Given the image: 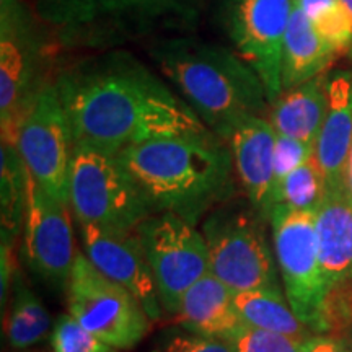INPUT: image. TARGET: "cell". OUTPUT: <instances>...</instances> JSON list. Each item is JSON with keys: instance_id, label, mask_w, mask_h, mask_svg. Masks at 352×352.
<instances>
[{"instance_id": "cell-1", "label": "cell", "mask_w": 352, "mask_h": 352, "mask_svg": "<svg viewBox=\"0 0 352 352\" xmlns=\"http://www.w3.org/2000/svg\"><path fill=\"white\" fill-rule=\"evenodd\" d=\"M74 145L118 153L162 138L212 132L160 78L127 54H108L56 80Z\"/></svg>"}, {"instance_id": "cell-2", "label": "cell", "mask_w": 352, "mask_h": 352, "mask_svg": "<svg viewBox=\"0 0 352 352\" xmlns=\"http://www.w3.org/2000/svg\"><path fill=\"white\" fill-rule=\"evenodd\" d=\"M214 132L131 145L118 153L151 214L171 212L196 226L233 195V158Z\"/></svg>"}, {"instance_id": "cell-3", "label": "cell", "mask_w": 352, "mask_h": 352, "mask_svg": "<svg viewBox=\"0 0 352 352\" xmlns=\"http://www.w3.org/2000/svg\"><path fill=\"white\" fill-rule=\"evenodd\" d=\"M151 54L219 139L226 140L239 122L266 116L271 108L263 80L236 52L195 39H168Z\"/></svg>"}, {"instance_id": "cell-4", "label": "cell", "mask_w": 352, "mask_h": 352, "mask_svg": "<svg viewBox=\"0 0 352 352\" xmlns=\"http://www.w3.org/2000/svg\"><path fill=\"white\" fill-rule=\"evenodd\" d=\"M69 208L78 223L116 232L135 230L151 215L120 157L87 145H74Z\"/></svg>"}, {"instance_id": "cell-5", "label": "cell", "mask_w": 352, "mask_h": 352, "mask_svg": "<svg viewBox=\"0 0 352 352\" xmlns=\"http://www.w3.org/2000/svg\"><path fill=\"white\" fill-rule=\"evenodd\" d=\"M263 219L266 215L253 206L250 209L223 206L214 210L202 226L210 272L233 294L280 290Z\"/></svg>"}, {"instance_id": "cell-6", "label": "cell", "mask_w": 352, "mask_h": 352, "mask_svg": "<svg viewBox=\"0 0 352 352\" xmlns=\"http://www.w3.org/2000/svg\"><path fill=\"white\" fill-rule=\"evenodd\" d=\"M65 287L69 315L114 349H131L147 334L151 318L142 303L83 253H77Z\"/></svg>"}, {"instance_id": "cell-7", "label": "cell", "mask_w": 352, "mask_h": 352, "mask_svg": "<svg viewBox=\"0 0 352 352\" xmlns=\"http://www.w3.org/2000/svg\"><path fill=\"white\" fill-rule=\"evenodd\" d=\"M276 261L294 314L314 333H320L321 308L328 294L321 271L315 212L271 208Z\"/></svg>"}, {"instance_id": "cell-8", "label": "cell", "mask_w": 352, "mask_h": 352, "mask_svg": "<svg viewBox=\"0 0 352 352\" xmlns=\"http://www.w3.org/2000/svg\"><path fill=\"white\" fill-rule=\"evenodd\" d=\"M138 233L162 307L176 315L184 294L210 272L204 235L171 212L148 215L140 222Z\"/></svg>"}, {"instance_id": "cell-9", "label": "cell", "mask_w": 352, "mask_h": 352, "mask_svg": "<svg viewBox=\"0 0 352 352\" xmlns=\"http://www.w3.org/2000/svg\"><path fill=\"white\" fill-rule=\"evenodd\" d=\"M34 183L69 204V170L74 138L56 83H43L20 122L15 142Z\"/></svg>"}, {"instance_id": "cell-10", "label": "cell", "mask_w": 352, "mask_h": 352, "mask_svg": "<svg viewBox=\"0 0 352 352\" xmlns=\"http://www.w3.org/2000/svg\"><path fill=\"white\" fill-rule=\"evenodd\" d=\"M297 0H226L235 52L258 74L272 104L283 94V47Z\"/></svg>"}, {"instance_id": "cell-11", "label": "cell", "mask_w": 352, "mask_h": 352, "mask_svg": "<svg viewBox=\"0 0 352 352\" xmlns=\"http://www.w3.org/2000/svg\"><path fill=\"white\" fill-rule=\"evenodd\" d=\"M23 246L26 261L41 279L59 287L67 285L78 253L69 204L44 192L32 176L28 179Z\"/></svg>"}, {"instance_id": "cell-12", "label": "cell", "mask_w": 352, "mask_h": 352, "mask_svg": "<svg viewBox=\"0 0 352 352\" xmlns=\"http://www.w3.org/2000/svg\"><path fill=\"white\" fill-rule=\"evenodd\" d=\"M78 226L83 250L96 270L129 290L142 303L148 318L153 321L160 318L162 302L138 228L132 232H116L94 223Z\"/></svg>"}, {"instance_id": "cell-13", "label": "cell", "mask_w": 352, "mask_h": 352, "mask_svg": "<svg viewBox=\"0 0 352 352\" xmlns=\"http://www.w3.org/2000/svg\"><path fill=\"white\" fill-rule=\"evenodd\" d=\"M0 126L2 142L15 145L20 122L34 95L33 51L20 30V10L12 0H2L0 33Z\"/></svg>"}, {"instance_id": "cell-14", "label": "cell", "mask_w": 352, "mask_h": 352, "mask_svg": "<svg viewBox=\"0 0 352 352\" xmlns=\"http://www.w3.org/2000/svg\"><path fill=\"white\" fill-rule=\"evenodd\" d=\"M276 138L277 132L267 118L252 116L239 122L226 139L235 176L250 204L266 217L274 182Z\"/></svg>"}, {"instance_id": "cell-15", "label": "cell", "mask_w": 352, "mask_h": 352, "mask_svg": "<svg viewBox=\"0 0 352 352\" xmlns=\"http://www.w3.org/2000/svg\"><path fill=\"white\" fill-rule=\"evenodd\" d=\"M176 318L189 333L232 342L246 328L235 305V294L212 272L184 294Z\"/></svg>"}, {"instance_id": "cell-16", "label": "cell", "mask_w": 352, "mask_h": 352, "mask_svg": "<svg viewBox=\"0 0 352 352\" xmlns=\"http://www.w3.org/2000/svg\"><path fill=\"white\" fill-rule=\"evenodd\" d=\"M352 147V72L328 78V113L315 142V157L328 189L346 188L344 173Z\"/></svg>"}, {"instance_id": "cell-17", "label": "cell", "mask_w": 352, "mask_h": 352, "mask_svg": "<svg viewBox=\"0 0 352 352\" xmlns=\"http://www.w3.org/2000/svg\"><path fill=\"white\" fill-rule=\"evenodd\" d=\"M321 271L328 290L352 279V197L346 188L327 189L315 212Z\"/></svg>"}, {"instance_id": "cell-18", "label": "cell", "mask_w": 352, "mask_h": 352, "mask_svg": "<svg viewBox=\"0 0 352 352\" xmlns=\"http://www.w3.org/2000/svg\"><path fill=\"white\" fill-rule=\"evenodd\" d=\"M328 113V77L320 76L284 90L271 104L267 120L277 134L315 145Z\"/></svg>"}, {"instance_id": "cell-19", "label": "cell", "mask_w": 352, "mask_h": 352, "mask_svg": "<svg viewBox=\"0 0 352 352\" xmlns=\"http://www.w3.org/2000/svg\"><path fill=\"white\" fill-rule=\"evenodd\" d=\"M338 51L318 32L300 8H294L283 47V91L323 76Z\"/></svg>"}, {"instance_id": "cell-20", "label": "cell", "mask_w": 352, "mask_h": 352, "mask_svg": "<svg viewBox=\"0 0 352 352\" xmlns=\"http://www.w3.org/2000/svg\"><path fill=\"white\" fill-rule=\"evenodd\" d=\"M235 305L248 328L284 334L302 344L311 338V331L297 318L280 290L239 292L235 294Z\"/></svg>"}, {"instance_id": "cell-21", "label": "cell", "mask_w": 352, "mask_h": 352, "mask_svg": "<svg viewBox=\"0 0 352 352\" xmlns=\"http://www.w3.org/2000/svg\"><path fill=\"white\" fill-rule=\"evenodd\" d=\"M2 243H13L25 222L28 170L15 145L2 142Z\"/></svg>"}, {"instance_id": "cell-22", "label": "cell", "mask_w": 352, "mask_h": 352, "mask_svg": "<svg viewBox=\"0 0 352 352\" xmlns=\"http://www.w3.org/2000/svg\"><path fill=\"white\" fill-rule=\"evenodd\" d=\"M51 327L50 311L28 285L19 280L10 311L6 320V334L13 349H26L44 340Z\"/></svg>"}, {"instance_id": "cell-23", "label": "cell", "mask_w": 352, "mask_h": 352, "mask_svg": "<svg viewBox=\"0 0 352 352\" xmlns=\"http://www.w3.org/2000/svg\"><path fill=\"white\" fill-rule=\"evenodd\" d=\"M327 189V178L314 153V157H310L305 164L289 173L274 188V191L271 192L267 212L276 206L290 210L316 212L321 201L324 199Z\"/></svg>"}, {"instance_id": "cell-24", "label": "cell", "mask_w": 352, "mask_h": 352, "mask_svg": "<svg viewBox=\"0 0 352 352\" xmlns=\"http://www.w3.org/2000/svg\"><path fill=\"white\" fill-rule=\"evenodd\" d=\"M311 26L338 52L352 47V16L341 0H297Z\"/></svg>"}, {"instance_id": "cell-25", "label": "cell", "mask_w": 352, "mask_h": 352, "mask_svg": "<svg viewBox=\"0 0 352 352\" xmlns=\"http://www.w3.org/2000/svg\"><path fill=\"white\" fill-rule=\"evenodd\" d=\"M51 346L54 352H116L114 347L87 331L70 315H60L52 327Z\"/></svg>"}, {"instance_id": "cell-26", "label": "cell", "mask_w": 352, "mask_h": 352, "mask_svg": "<svg viewBox=\"0 0 352 352\" xmlns=\"http://www.w3.org/2000/svg\"><path fill=\"white\" fill-rule=\"evenodd\" d=\"M315 145L305 144L289 135L277 134L276 148H274V182H272V191L289 173L305 164L310 157H314ZM271 191V192H272ZM271 199V197H270Z\"/></svg>"}, {"instance_id": "cell-27", "label": "cell", "mask_w": 352, "mask_h": 352, "mask_svg": "<svg viewBox=\"0 0 352 352\" xmlns=\"http://www.w3.org/2000/svg\"><path fill=\"white\" fill-rule=\"evenodd\" d=\"M235 352H302V342L263 329L246 327L233 340Z\"/></svg>"}, {"instance_id": "cell-28", "label": "cell", "mask_w": 352, "mask_h": 352, "mask_svg": "<svg viewBox=\"0 0 352 352\" xmlns=\"http://www.w3.org/2000/svg\"><path fill=\"white\" fill-rule=\"evenodd\" d=\"M83 12L103 13H157L176 8L188 0H78Z\"/></svg>"}, {"instance_id": "cell-29", "label": "cell", "mask_w": 352, "mask_h": 352, "mask_svg": "<svg viewBox=\"0 0 352 352\" xmlns=\"http://www.w3.org/2000/svg\"><path fill=\"white\" fill-rule=\"evenodd\" d=\"M152 352H235V346L226 340L176 333L162 341Z\"/></svg>"}, {"instance_id": "cell-30", "label": "cell", "mask_w": 352, "mask_h": 352, "mask_svg": "<svg viewBox=\"0 0 352 352\" xmlns=\"http://www.w3.org/2000/svg\"><path fill=\"white\" fill-rule=\"evenodd\" d=\"M302 352H352L344 342L333 336H311L302 344Z\"/></svg>"}, {"instance_id": "cell-31", "label": "cell", "mask_w": 352, "mask_h": 352, "mask_svg": "<svg viewBox=\"0 0 352 352\" xmlns=\"http://www.w3.org/2000/svg\"><path fill=\"white\" fill-rule=\"evenodd\" d=\"M344 184H346V191L349 192V196L352 197V147H351V152H349V158H347L346 173H344Z\"/></svg>"}, {"instance_id": "cell-32", "label": "cell", "mask_w": 352, "mask_h": 352, "mask_svg": "<svg viewBox=\"0 0 352 352\" xmlns=\"http://www.w3.org/2000/svg\"><path fill=\"white\" fill-rule=\"evenodd\" d=\"M342 3H344V7L347 8V12L351 13V16H352V0H341Z\"/></svg>"}]
</instances>
